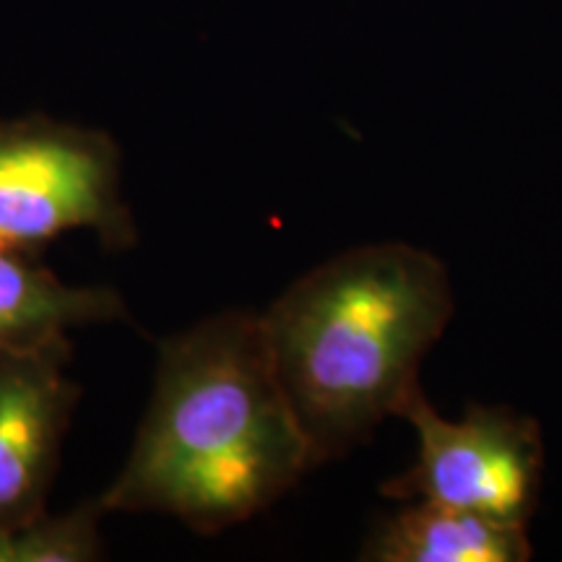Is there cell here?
I'll use <instances>...</instances> for the list:
<instances>
[{"mask_svg": "<svg viewBox=\"0 0 562 562\" xmlns=\"http://www.w3.org/2000/svg\"><path fill=\"white\" fill-rule=\"evenodd\" d=\"M402 417L417 432V461L381 487L393 501H427L492 521L529 526L544 476V440L537 419L510 406H469L446 419L417 391Z\"/></svg>", "mask_w": 562, "mask_h": 562, "instance_id": "4", "label": "cell"}, {"mask_svg": "<svg viewBox=\"0 0 562 562\" xmlns=\"http://www.w3.org/2000/svg\"><path fill=\"white\" fill-rule=\"evenodd\" d=\"M40 256L0 245V351L45 347L70 328L131 321L110 286H68Z\"/></svg>", "mask_w": 562, "mask_h": 562, "instance_id": "6", "label": "cell"}, {"mask_svg": "<svg viewBox=\"0 0 562 562\" xmlns=\"http://www.w3.org/2000/svg\"><path fill=\"white\" fill-rule=\"evenodd\" d=\"M453 311L440 258L406 243H372L300 277L261 315L281 389L318 467L402 417Z\"/></svg>", "mask_w": 562, "mask_h": 562, "instance_id": "2", "label": "cell"}, {"mask_svg": "<svg viewBox=\"0 0 562 562\" xmlns=\"http://www.w3.org/2000/svg\"><path fill=\"white\" fill-rule=\"evenodd\" d=\"M108 516L100 497L53 516L40 513L30 521L0 531V562H91L104 558L100 524Z\"/></svg>", "mask_w": 562, "mask_h": 562, "instance_id": "8", "label": "cell"}, {"mask_svg": "<svg viewBox=\"0 0 562 562\" xmlns=\"http://www.w3.org/2000/svg\"><path fill=\"white\" fill-rule=\"evenodd\" d=\"M70 339L0 351V531L47 510L63 440L81 398Z\"/></svg>", "mask_w": 562, "mask_h": 562, "instance_id": "5", "label": "cell"}, {"mask_svg": "<svg viewBox=\"0 0 562 562\" xmlns=\"http://www.w3.org/2000/svg\"><path fill=\"white\" fill-rule=\"evenodd\" d=\"M318 469L281 389L263 318L227 311L159 344L157 378L108 513H165L195 533L256 516Z\"/></svg>", "mask_w": 562, "mask_h": 562, "instance_id": "1", "label": "cell"}, {"mask_svg": "<svg viewBox=\"0 0 562 562\" xmlns=\"http://www.w3.org/2000/svg\"><path fill=\"white\" fill-rule=\"evenodd\" d=\"M70 229L97 232L108 250L136 245L117 144L45 115L0 121V245L40 256Z\"/></svg>", "mask_w": 562, "mask_h": 562, "instance_id": "3", "label": "cell"}, {"mask_svg": "<svg viewBox=\"0 0 562 562\" xmlns=\"http://www.w3.org/2000/svg\"><path fill=\"white\" fill-rule=\"evenodd\" d=\"M409 508L383 518L362 547L370 562H526L531 542L526 526H510L448 508L409 501Z\"/></svg>", "mask_w": 562, "mask_h": 562, "instance_id": "7", "label": "cell"}]
</instances>
